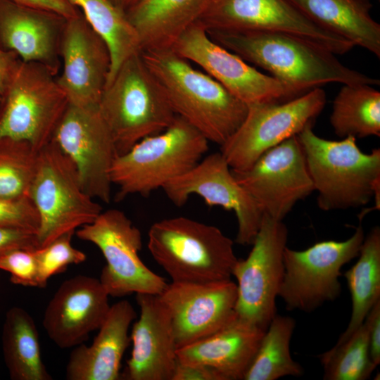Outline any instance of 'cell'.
Returning a JSON list of instances; mask_svg holds the SVG:
<instances>
[{"label": "cell", "mask_w": 380, "mask_h": 380, "mask_svg": "<svg viewBox=\"0 0 380 380\" xmlns=\"http://www.w3.org/2000/svg\"><path fill=\"white\" fill-rule=\"evenodd\" d=\"M109 296L99 279L77 275L64 281L44 314L42 323L50 339L65 349L84 343L106 318Z\"/></svg>", "instance_id": "ffe728a7"}, {"label": "cell", "mask_w": 380, "mask_h": 380, "mask_svg": "<svg viewBox=\"0 0 380 380\" xmlns=\"http://www.w3.org/2000/svg\"><path fill=\"white\" fill-rule=\"evenodd\" d=\"M319 26L380 58V25L370 0H288Z\"/></svg>", "instance_id": "484cf974"}, {"label": "cell", "mask_w": 380, "mask_h": 380, "mask_svg": "<svg viewBox=\"0 0 380 380\" xmlns=\"http://www.w3.org/2000/svg\"><path fill=\"white\" fill-rule=\"evenodd\" d=\"M163 190L178 207L184 205L189 196L196 194L209 206L217 205L232 210L238 222L236 241L241 245L253 243L264 213L237 182L220 152L203 158L188 172L165 184Z\"/></svg>", "instance_id": "e0dca14e"}, {"label": "cell", "mask_w": 380, "mask_h": 380, "mask_svg": "<svg viewBox=\"0 0 380 380\" xmlns=\"http://www.w3.org/2000/svg\"><path fill=\"white\" fill-rule=\"evenodd\" d=\"M170 48L181 57L199 65L247 106L283 102L310 90L258 70L213 40L198 21L186 28Z\"/></svg>", "instance_id": "8fae6325"}, {"label": "cell", "mask_w": 380, "mask_h": 380, "mask_svg": "<svg viewBox=\"0 0 380 380\" xmlns=\"http://www.w3.org/2000/svg\"><path fill=\"white\" fill-rule=\"evenodd\" d=\"M38 152L27 141L0 138V196L30 197Z\"/></svg>", "instance_id": "d6a6232c"}, {"label": "cell", "mask_w": 380, "mask_h": 380, "mask_svg": "<svg viewBox=\"0 0 380 380\" xmlns=\"http://www.w3.org/2000/svg\"><path fill=\"white\" fill-rule=\"evenodd\" d=\"M4 362L13 380H51L42 356L39 334L32 317L20 307L10 308L2 328Z\"/></svg>", "instance_id": "4316f807"}, {"label": "cell", "mask_w": 380, "mask_h": 380, "mask_svg": "<svg viewBox=\"0 0 380 380\" xmlns=\"http://www.w3.org/2000/svg\"><path fill=\"white\" fill-rule=\"evenodd\" d=\"M34 250L18 248L0 255V270L10 274L13 284L38 288V270Z\"/></svg>", "instance_id": "d590c367"}, {"label": "cell", "mask_w": 380, "mask_h": 380, "mask_svg": "<svg viewBox=\"0 0 380 380\" xmlns=\"http://www.w3.org/2000/svg\"><path fill=\"white\" fill-rule=\"evenodd\" d=\"M55 75L40 63L21 62L0 101V138L27 141L37 151L52 140L69 103Z\"/></svg>", "instance_id": "ba28073f"}, {"label": "cell", "mask_w": 380, "mask_h": 380, "mask_svg": "<svg viewBox=\"0 0 380 380\" xmlns=\"http://www.w3.org/2000/svg\"><path fill=\"white\" fill-rule=\"evenodd\" d=\"M60 58L62 71L56 81L69 103L98 107L107 83L110 57L107 45L80 11L66 19Z\"/></svg>", "instance_id": "d6986e66"}, {"label": "cell", "mask_w": 380, "mask_h": 380, "mask_svg": "<svg viewBox=\"0 0 380 380\" xmlns=\"http://www.w3.org/2000/svg\"><path fill=\"white\" fill-rule=\"evenodd\" d=\"M296 327L291 317L276 315L270 322L244 380H276L286 376H299L302 367L291 357L290 341Z\"/></svg>", "instance_id": "4dcf8cb0"}, {"label": "cell", "mask_w": 380, "mask_h": 380, "mask_svg": "<svg viewBox=\"0 0 380 380\" xmlns=\"http://www.w3.org/2000/svg\"><path fill=\"white\" fill-rule=\"evenodd\" d=\"M37 248L35 234L20 229L0 227V255L14 249L34 250Z\"/></svg>", "instance_id": "8d00e7d4"}, {"label": "cell", "mask_w": 380, "mask_h": 380, "mask_svg": "<svg viewBox=\"0 0 380 380\" xmlns=\"http://www.w3.org/2000/svg\"><path fill=\"white\" fill-rule=\"evenodd\" d=\"M356 263L344 273L352 299V313L346 330L336 344L346 341L364 322L380 300V227L365 236Z\"/></svg>", "instance_id": "f1b7e54d"}, {"label": "cell", "mask_w": 380, "mask_h": 380, "mask_svg": "<svg viewBox=\"0 0 380 380\" xmlns=\"http://www.w3.org/2000/svg\"><path fill=\"white\" fill-rule=\"evenodd\" d=\"M303 150L319 208L362 207L375 197L379 209L380 149L363 153L352 136L339 141L317 136L309 124L297 135Z\"/></svg>", "instance_id": "3957f363"}, {"label": "cell", "mask_w": 380, "mask_h": 380, "mask_svg": "<svg viewBox=\"0 0 380 380\" xmlns=\"http://www.w3.org/2000/svg\"><path fill=\"white\" fill-rule=\"evenodd\" d=\"M158 296L170 314L177 348L215 333L236 316L237 286L231 279L172 281Z\"/></svg>", "instance_id": "ac0fdd59"}, {"label": "cell", "mask_w": 380, "mask_h": 380, "mask_svg": "<svg viewBox=\"0 0 380 380\" xmlns=\"http://www.w3.org/2000/svg\"><path fill=\"white\" fill-rule=\"evenodd\" d=\"M66 18L13 0H0V48L23 62L40 63L56 75Z\"/></svg>", "instance_id": "7402d4cb"}, {"label": "cell", "mask_w": 380, "mask_h": 380, "mask_svg": "<svg viewBox=\"0 0 380 380\" xmlns=\"http://www.w3.org/2000/svg\"><path fill=\"white\" fill-rule=\"evenodd\" d=\"M265 331L236 315L215 333L177 348L178 362L212 368L225 380L243 379Z\"/></svg>", "instance_id": "cb8c5ba5"}, {"label": "cell", "mask_w": 380, "mask_h": 380, "mask_svg": "<svg viewBox=\"0 0 380 380\" xmlns=\"http://www.w3.org/2000/svg\"><path fill=\"white\" fill-rule=\"evenodd\" d=\"M176 115L210 142L222 145L243 121L248 106L170 47L141 51Z\"/></svg>", "instance_id": "7a4b0ae2"}, {"label": "cell", "mask_w": 380, "mask_h": 380, "mask_svg": "<svg viewBox=\"0 0 380 380\" xmlns=\"http://www.w3.org/2000/svg\"><path fill=\"white\" fill-rule=\"evenodd\" d=\"M137 312L127 300L110 305L91 345L81 343L71 351L65 368L68 380H118L121 361L131 338L129 329Z\"/></svg>", "instance_id": "603a6c76"}, {"label": "cell", "mask_w": 380, "mask_h": 380, "mask_svg": "<svg viewBox=\"0 0 380 380\" xmlns=\"http://www.w3.org/2000/svg\"><path fill=\"white\" fill-rule=\"evenodd\" d=\"M141 52L120 65L106 84L99 103L118 156L144 138L164 131L177 117Z\"/></svg>", "instance_id": "277c9868"}, {"label": "cell", "mask_w": 380, "mask_h": 380, "mask_svg": "<svg viewBox=\"0 0 380 380\" xmlns=\"http://www.w3.org/2000/svg\"><path fill=\"white\" fill-rule=\"evenodd\" d=\"M208 140L177 115L164 131L144 138L118 156L110 179L118 201L128 195H150L194 167L208 151Z\"/></svg>", "instance_id": "8992f818"}, {"label": "cell", "mask_w": 380, "mask_h": 380, "mask_svg": "<svg viewBox=\"0 0 380 380\" xmlns=\"http://www.w3.org/2000/svg\"><path fill=\"white\" fill-rule=\"evenodd\" d=\"M325 380H366L376 366L369 350V324L366 319L349 336L319 355Z\"/></svg>", "instance_id": "1f68e13d"}, {"label": "cell", "mask_w": 380, "mask_h": 380, "mask_svg": "<svg viewBox=\"0 0 380 380\" xmlns=\"http://www.w3.org/2000/svg\"><path fill=\"white\" fill-rule=\"evenodd\" d=\"M215 42L274 77L308 89L328 83L379 84L341 63L332 52L283 32L257 30H207Z\"/></svg>", "instance_id": "6da1fadb"}, {"label": "cell", "mask_w": 380, "mask_h": 380, "mask_svg": "<svg viewBox=\"0 0 380 380\" xmlns=\"http://www.w3.org/2000/svg\"><path fill=\"white\" fill-rule=\"evenodd\" d=\"M69 1L81 10L88 24L107 45L110 57L108 83L127 58L141 51L139 35L125 12L110 0Z\"/></svg>", "instance_id": "83f0119b"}, {"label": "cell", "mask_w": 380, "mask_h": 380, "mask_svg": "<svg viewBox=\"0 0 380 380\" xmlns=\"http://www.w3.org/2000/svg\"><path fill=\"white\" fill-rule=\"evenodd\" d=\"M18 3L55 12L66 19L76 15L80 10L69 0H13Z\"/></svg>", "instance_id": "60d3db41"}, {"label": "cell", "mask_w": 380, "mask_h": 380, "mask_svg": "<svg viewBox=\"0 0 380 380\" xmlns=\"http://www.w3.org/2000/svg\"><path fill=\"white\" fill-rule=\"evenodd\" d=\"M206 30H257L289 33L343 55L355 46L312 22L288 0H212L198 20Z\"/></svg>", "instance_id": "9a60e30c"}, {"label": "cell", "mask_w": 380, "mask_h": 380, "mask_svg": "<svg viewBox=\"0 0 380 380\" xmlns=\"http://www.w3.org/2000/svg\"><path fill=\"white\" fill-rule=\"evenodd\" d=\"M212 0H139L126 15L135 28L141 51L169 48L197 22Z\"/></svg>", "instance_id": "d4e9b609"}, {"label": "cell", "mask_w": 380, "mask_h": 380, "mask_svg": "<svg viewBox=\"0 0 380 380\" xmlns=\"http://www.w3.org/2000/svg\"><path fill=\"white\" fill-rule=\"evenodd\" d=\"M330 123L341 137L380 136V92L367 84H343L334 98Z\"/></svg>", "instance_id": "f546056e"}, {"label": "cell", "mask_w": 380, "mask_h": 380, "mask_svg": "<svg viewBox=\"0 0 380 380\" xmlns=\"http://www.w3.org/2000/svg\"><path fill=\"white\" fill-rule=\"evenodd\" d=\"M115 6L125 12L139 0H110Z\"/></svg>", "instance_id": "b9f144b4"}, {"label": "cell", "mask_w": 380, "mask_h": 380, "mask_svg": "<svg viewBox=\"0 0 380 380\" xmlns=\"http://www.w3.org/2000/svg\"><path fill=\"white\" fill-rule=\"evenodd\" d=\"M21 62L17 54L0 48V101L6 94Z\"/></svg>", "instance_id": "ab89813d"}, {"label": "cell", "mask_w": 380, "mask_h": 380, "mask_svg": "<svg viewBox=\"0 0 380 380\" xmlns=\"http://www.w3.org/2000/svg\"><path fill=\"white\" fill-rule=\"evenodd\" d=\"M172 380H225V379L212 368L177 362Z\"/></svg>", "instance_id": "74e56055"}, {"label": "cell", "mask_w": 380, "mask_h": 380, "mask_svg": "<svg viewBox=\"0 0 380 380\" xmlns=\"http://www.w3.org/2000/svg\"><path fill=\"white\" fill-rule=\"evenodd\" d=\"M75 234L102 253L106 265L99 280L109 296L159 295L166 287L165 279L141 261L139 256L142 247L141 232L122 211H102L94 222L79 228Z\"/></svg>", "instance_id": "30bf717a"}, {"label": "cell", "mask_w": 380, "mask_h": 380, "mask_svg": "<svg viewBox=\"0 0 380 380\" xmlns=\"http://www.w3.org/2000/svg\"><path fill=\"white\" fill-rule=\"evenodd\" d=\"M365 319L369 324V350L372 362L380 363V300L372 308Z\"/></svg>", "instance_id": "f35d334b"}, {"label": "cell", "mask_w": 380, "mask_h": 380, "mask_svg": "<svg viewBox=\"0 0 380 380\" xmlns=\"http://www.w3.org/2000/svg\"><path fill=\"white\" fill-rule=\"evenodd\" d=\"M326 102L325 91L316 87L286 101L248 106L243 121L220 146V153L232 170H246L265 152L312 124Z\"/></svg>", "instance_id": "9c48e42d"}, {"label": "cell", "mask_w": 380, "mask_h": 380, "mask_svg": "<svg viewBox=\"0 0 380 380\" xmlns=\"http://www.w3.org/2000/svg\"><path fill=\"white\" fill-rule=\"evenodd\" d=\"M365 236L360 224L345 241H319L303 251L286 246L279 293L286 309L310 312L336 300L341 291V267L358 256Z\"/></svg>", "instance_id": "7c38bea8"}, {"label": "cell", "mask_w": 380, "mask_h": 380, "mask_svg": "<svg viewBox=\"0 0 380 380\" xmlns=\"http://www.w3.org/2000/svg\"><path fill=\"white\" fill-rule=\"evenodd\" d=\"M147 246L172 281L229 280L238 260L233 241L219 228L186 217L153 223Z\"/></svg>", "instance_id": "5b68a950"}, {"label": "cell", "mask_w": 380, "mask_h": 380, "mask_svg": "<svg viewBox=\"0 0 380 380\" xmlns=\"http://www.w3.org/2000/svg\"><path fill=\"white\" fill-rule=\"evenodd\" d=\"M0 227L20 229L37 235L39 217L31 198L0 196Z\"/></svg>", "instance_id": "e575fe53"}, {"label": "cell", "mask_w": 380, "mask_h": 380, "mask_svg": "<svg viewBox=\"0 0 380 380\" xmlns=\"http://www.w3.org/2000/svg\"><path fill=\"white\" fill-rule=\"evenodd\" d=\"M52 140L74 163L84 191L94 199L110 203V170L118 153L99 106L68 103Z\"/></svg>", "instance_id": "5bb4252c"}, {"label": "cell", "mask_w": 380, "mask_h": 380, "mask_svg": "<svg viewBox=\"0 0 380 380\" xmlns=\"http://www.w3.org/2000/svg\"><path fill=\"white\" fill-rule=\"evenodd\" d=\"M139 318L132 327V350L120 377L172 380L178 362L170 314L158 295L137 293Z\"/></svg>", "instance_id": "44dd1931"}, {"label": "cell", "mask_w": 380, "mask_h": 380, "mask_svg": "<svg viewBox=\"0 0 380 380\" xmlns=\"http://www.w3.org/2000/svg\"><path fill=\"white\" fill-rule=\"evenodd\" d=\"M287 240L286 224L264 213L251 251L246 259H238L233 270L237 280L236 315L264 330L277 315Z\"/></svg>", "instance_id": "4fadbf2b"}, {"label": "cell", "mask_w": 380, "mask_h": 380, "mask_svg": "<svg viewBox=\"0 0 380 380\" xmlns=\"http://www.w3.org/2000/svg\"><path fill=\"white\" fill-rule=\"evenodd\" d=\"M30 198L39 217L38 248L65 233L75 232L103 211L84 191L72 161L53 140L39 150Z\"/></svg>", "instance_id": "52a82bcc"}, {"label": "cell", "mask_w": 380, "mask_h": 380, "mask_svg": "<svg viewBox=\"0 0 380 380\" xmlns=\"http://www.w3.org/2000/svg\"><path fill=\"white\" fill-rule=\"evenodd\" d=\"M75 233H65L34 250L38 270V288H45L50 277L65 271L69 265H78L87 260L86 254L71 243Z\"/></svg>", "instance_id": "836d02e7"}, {"label": "cell", "mask_w": 380, "mask_h": 380, "mask_svg": "<svg viewBox=\"0 0 380 380\" xmlns=\"http://www.w3.org/2000/svg\"><path fill=\"white\" fill-rule=\"evenodd\" d=\"M232 172L263 213L277 220L315 191L297 135L265 152L249 168Z\"/></svg>", "instance_id": "2e32d148"}]
</instances>
